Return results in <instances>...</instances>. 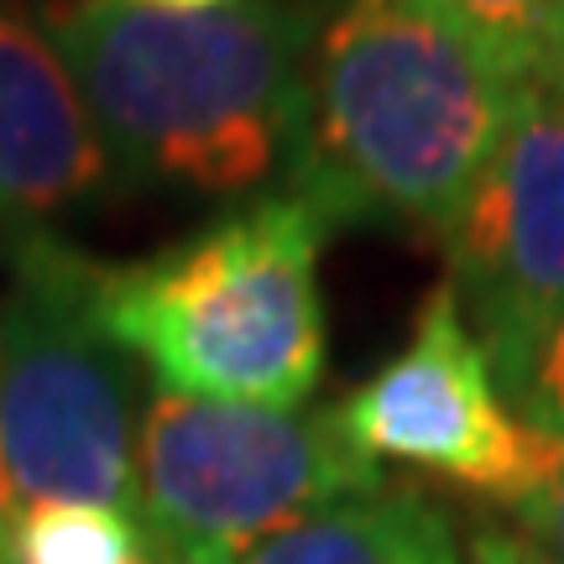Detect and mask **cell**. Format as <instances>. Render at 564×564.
Wrapping results in <instances>:
<instances>
[{
  "mask_svg": "<svg viewBox=\"0 0 564 564\" xmlns=\"http://www.w3.org/2000/svg\"><path fill=\"white\" fill-rule=\"evenodd\" d=\"M518 95L434 0H350L308 53L288 194L324 225L449 236Z\"/></svg>",
  "mask_w": 564,
  "mask_h": 564,
  "instance_id": "1",
  "label": "cell"
},
{
  "mask_svg": "<svg viewBox=\"0 0 564 564\" xmlns=\"http://www.w3.org/2000/svg\"><path fill=\"white\" fill-rule=\"evenodd\" d=\"M42 32L68 63L121 178L246 194L288 162L314 53L303 6L162 11L141 0H53Z\"/></svg>",
  "mask_w": 564,
  "mask_h": 564,
  "instance_id": "2",
  "label": "cell"
},
{
  "mask_svg": "<svg viewBox=\"0 0 564 564\" xmlns=\"http://www.w3.org/2000/svg\"><path fill=\"white\" fill-rule=\"evenodd\" d=\"M324 230L293 194L251 199L152 262L100 267V324L158 392L293 413L324 377Z\"/></svg>",
  "mask_w": 564,
  "mask_h": 564,
  "instance_id": "3",
  "label": "cell"
},
{
  "mask_svg": "<svg viewBox=\"0 0 564 564\" xmlns=\"http://www.w3.org/2000/svg\"><path fill=\"white\" fill-rule=\"evenodd\" d=\"M0 308V460L26 502H95L137 518L131 356L100 324V262L58 236L11 246Z\"/></svg>",
  "mask_w": 564,
  "mask_h": 564,
  "instance_id": "4",
  "label": "cell"
},
{
  "mask_svg": "<svg viewBox=\"0 0 564 564\" xmlns=\"http://www.w3.org/2000/svg\"><path fill=\"white\" fill-rule=\"evenodd\" d=\"M382 486L329 413L152 392L137 429V528L152 564H241L319 507Z\"/></svg>",
  "mask_w": 564,
  "mask_h": 564,
  "instance_id": "5",
  "label": "cell"
},
{
  "mask_svg": "<svg viewBox=\"0 0 564 564\" xmlns=\"http://www.w3.org/2000/svg\"><path fill=\"white\" fill-rule=\"evenodd\" d=\"M449 241V293L512 408L564 324V100L539 84L465 199Z\"/></svg>",
  "mask_w": 564,
  "mask_h": 564,
  "instance_id": "6",
  "label": "cell"
},
{
  "mask_svg": "<svg viewBox=\"0 0 564 564\" xmlns=\"http://www.w3.org/2000/svg\"><path fill=\"white\" fill-rule=\"evenodd\" d=\"M335 419L366 460L429 470L507 512L544 481L560 449L502 398L449 282L423 299L408 345L335 408Z\"/></svg>",
  "mask_w": 564,
  "mask_h": 564,
  "instance_id": "7",
  "label": "cell"
},
{
  "mask_svg": "<svg viewBox=\"0 0 564 564\" xmlns=\"http://www.w3.org/2000/svg\"><path fill=\"white\" fill-rule=\"evenodd\" d=\"M121 178L79 100L53 37L17 6H0V230L42 236Z\"/></svg>",
  "mask_w": 564,
  "mask_h": 564,
  "instance_id": "8",
  "label": "cell"
},
{
  "mask_svg": "<svg viewBox=\"0 0 564 564\" xmlns=\"http://www.w3.org/2000/svg\"><path fill=\"white\" fill-rule=\"evenodd\" d=\"M241 564H460V549L429 491L382 481L282 528Z\"/></svg>",
  "mask_w": 564,
  "mask_h": 564,
  "instance_id": "9",
  "label": "cell"
},
{
  "mask_svg": "<svg viewBox=\"0 0 564 564\" xmlns=\"http://www.w3.org/2000/svg\"><path fill=\"white\" fill-rule=\"evenodd\" d=\"M0 549L6 564H152L137 518L95 502H26Z\"/></svg>",
  "mask_w": 564,
  "mask_h": 564,
  "instance_id": "10",
  "label": "cell"
},
{
  "mask_svg": "<svg viewBox=\"0 0 564 564\" xmlns=\"http://www.w3.org/2000/svg\"><path fill=\"white\" fill-rule=\"evenodd\" d=\"M465 37L486 47L518 84H533L560 0H434Z\"/></svg>",
  "mask_w": 564,
  "mask_h": 564,
  "instance_id": "11",
  "label": "cell"
},
{
  "mask_svg": "<svg viewBox=\"0 0 564 564\" xmlns=\"http://www.w3.org/2000/svg\"><path fill=\"white\" fill-rule=\"evenodd\" d=\"M518 419H528L539 434L564 444V324L554 329V340L544 345V356L533 366V382H528Z\"/></svg>",
  "mask_w": 564,
  "mask_h": 564,
  "instance_id": "12",
  "label": "cell"
},
{
  "mask_svg": "<svg viewBox=\"0 0 564 564\" xmlns=\"http://www.w3.org/2000/svg\"><path fill=\"white\" fill-rule=\"evenodd\" d=\"M518 518H523L528 539L544 549V554H554V560L564 564V444L554 449V460H549L544 481L528 491L523 502L512 507Z\"/></svg>",
  "mask_w": 564,
  "mask_h": 564,
  "instance_id": "13",
  "label": "cell"
},
{
  "mask_svg": "<svg viewBox=\"0 0 564 564\" xmlns=\"http://www.w3.org/2000/svg\"><path fill=\"white\" fill-rule=\"evenodd\" d=\"M470 564H560L554 554L533 544L528 533L518 528H502V523H481L470 533Z\"/></svg>",
  "mask_w": 564,
  "mask_h": 564,
  "instance_id": "14",
  "label": "cell"
},
{
  "mask_svg": "<svg viewBox=\"0 0 564 564\" xmlns=\"http://www.w3.org/2000/svg\"><path fill=\"white\" fill-rule=\"evenodd\" d=\"M533 84H539V89H549L554 100H564V0H560V11H554V26H549L544 63H539Z\"/></svg>",
  "mask_w": 564,
  "mask_h": 564,
  "instance_id": "15",
  "label": "cell"
},
{
  "mask_svg": "<svg viewBox=\"0 0 564 564\" xmlns=\"http://www.w3.org/2000/svg\"><path fill=\"white\" fill-rule=\"evenodd\" d=\"M141 6H162V11H215V6H230V0H141Z\"/></svg>",
  "mask_w": 564,
  "mask_h": 564,
  "instance_id": "16",
  "label": "cell"
},
{
  "mask_svg": "<svg viewBox=\"0 0 564 564\" xmlns=\"http://www.w3.org/2000/svg\"><path fill=\"white\" fill-rule=\"evenodd\" d=\"M6 523H11V486H6V460H0V544H6Z\"/></svg>",
  "mask_w": 564,
  "mask_h": 564,
  "instance_id": "17",
  "label": "cell"
},
{
  "mask_svg": "<svg viewBox=\"0 0 564 564\" xmlns=\"http://www.w3.org/2000/svg\"><path fill=\"white\" fill-rule=\"evenodd\" d=\"M0 564H6V549H0Z\"/></svg>",
  "mask_w": 564,
  "mask_h": 564,
  "instance_id": "18",
  "label": "cell"
}]
</instances>
